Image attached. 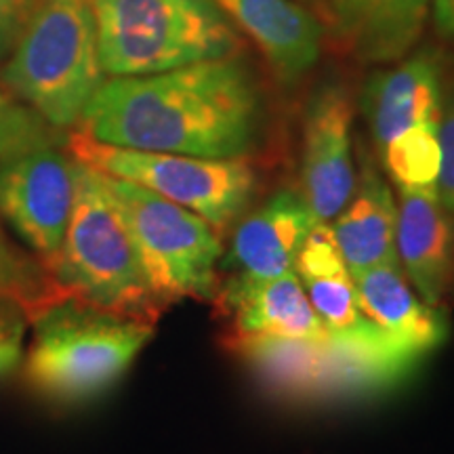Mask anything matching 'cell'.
<instances>
[{
	"label": "cell",
	"mask_w": 454,
	"mask_h": 454,
	"mask_svg": "<svg viewBox=\"0 0 454 454\" xmlns=\"http://www.w3.org/2000/svg\"><path fill=\"white\" fill-rule=\"evenodd\" d=\"M261 99L236 57L145 76H112L84 107L82 133L160 154L244 158L257 141Z\"/></svg>",
	"instance_id": "1"
},
{
	"label": "cell",
	"mask_w": 454,
	"mask_h": 454,
	"mask_svg": "<svg viewBox=\"0 0 454 454\" xmlns=\"http://www.w3.org/2000/svg\"><path fill=\"white\" fill-rule=\"evenodd\" d=\"M24 371L30 387L57 404H82L112 389L154 339V325L57 294L27 316Z\"/></svg>",
	"instance_id": "2"
},
{
	"label": "cell",
	"mask_w": 454,
	"mask_h": 454,
	"mask_svg": "<svg viewBox=\"0 0 454 454\" xmlns=\"http://www.w3.org/2000/svg\"><path fill=\"white\" fill-rule=\"evenodd\" d=\"M61 294L156 325L164 305L99 170L76 160V194L59 257L49 270Z\"/></svg>",
	"instance_id": "3"
},
{
	"label": "cell",
	"mask_w": 454,
	"mask_h": 454,
	"mask_svg": "<svg viewBox=\"0 0 454 454\" xmlns=\"http://www.w3.org/2000/svg\"><path fill=\"white\" fill-rule=\"evenodd\" d=\"M0 78L55 129L81 122L106 81L90 0H36Z\"/></svg>",
	"instance_id": "4"
},
{
	"label": "cell",
	"mask_w": 454,
	"mask_h": 454,
	"mask_svg": "<svg viewBox=\"0 0 454 454\" xmlns=\"http://www.w3.org/2000/svg\"><path fill=\"white\" fill-rule=\"evenodd\" d=\"M259 381L297 402H339L391 389L417 366L377 325L328 339L230 337Z\"/></svg>",
	"instance_id": "5"
},
{
	"label": "cell",
	"mask_w": 454,
	"mask_h": 454,
	"mask_svg": "<svg viewBox=\"0 0 454 454\" xmlns=\"http://www.w3.org/2000/svg\"><path fill=\"white\" fill-rule=\"evenodd\" d=\"M104 74L145 76L236 57L242 34L217 0H90Z\"/></svg>",
	"instance_id": "6"
},
{
	"label": "cell",
	"mask_w": 454,
	"mask_h": 454,
	"mask_svg": "<svg viewBox=\"0 0 454 454\" xmlns=\"http://www.w3.org/2000/svg\"><path fill=\"white\" fill-rule=\"evenodd\" d=\"M141 265L164 308L179 301H213L223 257L219 231L200 215L127 179L101 173Z\"/></svg>",
	"instance_id": "7"
},
{
	"label": "cell",
	"mask_w": 454,
	"mask_h": 454,
	"mask_svg": "<svg viewBox=\"0 0 454 454\" xmlns=\"http://www.w3.org/2000/svg\"><path fill=\"white\" fill-rule=\"evenodd\" d=\"M78 162L137 184L187 211L200 215L221 231L248 207L254 194V170L244 158H200L160 154L101 144L76 130L67 137Z\"/></svg>",
	"instance_id": "8"
},
{
	"label": "cell",
	"mask_w": 454,
	"mask_h": 454,
	"mask_svg": "<svg viewBox=\"0 0 454 454\" xmlns=\"http://www.w3.org/2000/svg\"><path fill=\"white\" fill-rule=\"evenodd\" d=\"M76 194V158L57 145L0 167V223L44 270L59 257Z\"/></svg>",
	"instance_id": "9"
},
{
	"label": "cell",
	"mask_w": 454,
	"mask_h": 454,
	"mask_svg": "<svg viewBox=\"0 0 454 454\" xmlns=\"http://www.w3.org/2000/svg\"><path fill=\"white\" fill-rule=\"evenodd\" d=\"M354 104L340 84L317 89L305 114L303 129V198L317 223H331L356 190L351 158Z\"/></svg>",
	"instance_id": "10"
},
{
	"label": "cell",
	"mask_w": 454,
	"mask_h": 454,
	"mask_svg": "<svg viewBox=\"0 0 454 454\" xmlns=\"http://www.w3.org/2000/svg\"><path fill=\"white\" fill-rule=\"evenodd\" d=\"M317 223L308 200L297 192H278L242 221L230 251L221 257L219 286H244L274 280L294 270V261Z\"/></svg>",
	"instance_id": "11"
},
{
	"label": "cell",
	"mask_w": 454,
	"mask_h": 454,
	"mask_svg": "<svg viewBox=\"0 0 454 454\" xmlns=\"http://www.w3.org/2000/svg\"><path fill=\"white\" fill-rule=\"evenodd\" d=\"M362 110L371 127L379 154L421 130L440 127L442 72L431 53L400 59L368 81Z\"/></svg>",
	"instance_id": "12"
},
{
	"label": "cell",
	"mask_w": 454,
	"mask_h": 454,
	"mask_svg": "<svg viewBox=\"0 0 454 454\" xmlns=\"http://www.w3.org/2000/svg\"><path fill=\"white\" fill-rule=\"evenodd\" d=\"M242 36L251 38L271 72L294 84L317 64L325 26L301 0H217Z\"/></svg>",
	"instance_id": "13"
},
{
	"label": "cell",
	"mask_w": 454,
	"mask_h": 454,
	"mask_svg": "<svg viewBox=\"0 0 454 454\" xmlns=\"http://www.w3.org/2000/svg\"><path fill=\"white\" fill-rule=\"evenodd\" d=\"M397 261L425 303L438 308L454 271V225L435 187H397Z\"/></svg>",
	"instance_id": "14"
},
{
	"label": "cell",
	"mask_w": 454,
	"mask_h": 454,
	"mask_svg": "<svg viewBox=\"0 0 454 454\" xmlns=\"http://www.w3.org/2000/svg\"><path fill=\"white\" fill-rule=\"evenodd\" d=\"M354 282L362 314L414 364L446 340V317L419 297L412 284L406 282L400 263L366 270Z\"/></svg>",
	"instance_id": "15"
},
{
	"label": "cell",
	"mask_w": 454,
	"mask_h": 454,
	"mask_svg": "<svg viewBox=\"0 0 454 454\" xmlns=\"http://www.w3.org/2000/svg\"><path fill=\"white\" fill-rule=\"evenodd\" d=\"M434 0H328L334 38L366 64L404 59L421 41Z\"/></svg>",
	"instance_id": "16"
},
{
	"label": "cell",
	"mask_w": 454,
	"mask_h": 454,
	"mask_svg": "<svg viewBox=\"0 0 454 454\" xmlns=\"http://www.w3.org/2000/svg\"><path fill=\"white\" fill-rule=\"evenodd\" d=\"M215 299L230 316L231 337L316 340L331 337L294 270L268 282L219 286Z\"/></svg>",
	"instance_id": "17"
},
{
	"label": "cell",
	"mask_w": 454,
	"mask_h": 454,
	"mask_svg": "<svg viewBox=\"0 0 454 454\" xmlns=\"http://www.w3.org/2000/svg\"><path fill=\"white\" fill-rule=\"evenodd\" d=\"M334 240L351 276L394 265L397 261V202L371 158H364L360 181L348 204L334 217Z\"/></svg>",
	"instance_id": "18"
},
{
	"label": "cell",
	"mask_w": 454,
	"mask_h": 454,
	"mask_svg": "<svg viewBox=\"0 0 454 454\" xmlns=\"http://www.w3.org/2000/svg\"><path fill=\"white\" fill-rule=\"evenodd\" d=\"M294 274L331 333H351L371 322L362 314L354 276L345 265L331 223L314 225L294 261Z\"/></svg>",
	"instance_id": "19"
},
{
	"label": "cell",
	"mask_w": 454,
	"mask_h": 454,
	"mask_svg": "<svg viewBox=\"0 0 454 454\" xmlns=\"http://www.w3.org/2000/svg\"><path fill=\"white\" fill-rule=\"evenodd\" d=\"M57 294H61L59 288L51 280L41 261L32 257L0 223V297L20 303L30 316Z\"/></svg>",
	"instance_id": "20"
},
{
	"label": "cell",
	"mask_w": 454,
	"mask_h": 454,
	"mask_svg": "<svg viewBox=\"0 0 454 454\" xmlns=\"http://www.w3.org/2000/svg\"><path fill=\"white\" fill-rule=\"evenodd\" d=\"M61 130L0 84V167L15 158L59 145Z\"/></svg>",
	"instance_id": "21"
},
{
	"label": "cell",
	"mask_w": 454,
	"mask_h": 454,
	"mask_svg": "<svg viewBox=\"0 0 454 454\" xmlns=\"http://www.w3.org/2000/svg\"><path fill=\"white\" fill-rule=\"evenodd\" d=\"M27 314L15 301L0 297V377L13 372L26 349Z\"/></svg>",
	"instance_id": "22"
},
{
	"label": "cell",
	"mask_w": 454,
	"mask_h": 454,
	"mask_svg": "<svg viewBox=\"0 0 454 454\" xmlns=\"http://www.w3.org/2000/svg\"><path fill=\"white\" fill-rule=\"evenodd\" d=\"M440 170L435 181V192L442 207L454 213V104L442 114L440 121Z\"/></svg>",
	"instance_id": "23"
},
{
	"label": "cell",
	"mask_w": 454,
	"mask_h": 454,
	"mask_svg": "<svg viewBox=\"0 0 454 454\" xmlns=\"http://www.w3.org/2000/svg\"><path fill=\"white\" fill-rule=\"evenodd\" d=\"M36 0H0V64L13 51Z\"/></svg>",
	"instance_id": "24"
},
{
	"label": "cell",
	"mask_w": 454,
	"mask_h": 454,
	"mask_svg": "<svg viewBox=\"0 0 454 454\" xmlns=\"http://www.w3.org/2000/svg\"><path fill=\"white\" fill-rule=\"evenodd\" d=\"M431 15L440 36L454 43V0H434Z\"/></svg>",
	"instance_id": "25"
},
{
	"label": "cell",
	"mask_w": 454,
	"mask_h": 454,
	"mask_svg": "<svg viewBox=\"0 0 454 454\" xmlns=\"http://www.w3.org/2000/svg\"><path fill=\"white\" fill-rule=\"evenodd\" d=\"M301 3L308 4V7L320 17H326L328 13V0H301Z\"/></svg>",
	"instance_id": "26"
}]
</instances>
